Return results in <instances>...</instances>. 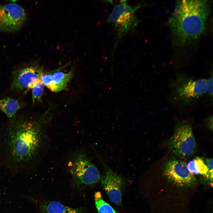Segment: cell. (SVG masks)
<instances>
[{"instance_id": "obj_4", "label": "cell", "mask_w": 213, "mask_h": 213, "mask_svg": "<svg viewBox=\"0 0 213 213\" xmlns=\"http://www.w3.org/2000/svg\"><path fill=\"white\" fill-rule=\"evenodd\" d=\"M126 1H121L120 4L114 7L108 19V22L114 26L117 31V39L116 45L124 36L134 31L140 22L135 12L144 4L131 6Z\"/></svg>"}, {"instance_id": "obj_2", "label": "cell", "mask_w": 213, "mask_h": 213, "mask_svg": "<svg viewBox=\"0 0 213 213\" xmlns=\"http://www.w3.org/2000/svg\"><path fill=\"white\" fill-rule=\"evenodd\" d=\"M209 12L207 0H180L169 20L171 33L181 45L197 40L204 31Z\"/></svg>"}, {"instance_id": "obj_17", "label": "cell", "mask_w": 213, "mask_h": 213, "mask_svg": "<svg viewBox=\"0 0 213 213\" xmlns=\"http://www.w3.org/2000/svg\"><path fill=\"white\" fill-rule=\"evenodd\" d=\"M187 165L189 171L193 175L199 174L194 159L189 162Z\"/></svg>"}, {"instance_id": "obj_13", "label": "cell", "mask_w": 213, "mask_h": 213, "mask_svg": "<svg viewBox=\"0 0 213 213\" xmlns=\"http://www.w3.org/2000/svg\"><path fill=\"white\" fill-rule=\"evenodd\" d=\"M42 208L43 213H81L78 209L64 206L56 201L45 202Z\"/></svg>"}, {"instance_id": "obj_10", "label": "cell", "mask_w": 213, "mask_h": 213, "mask_svg": "<svg viewBox=\"0 0 213 213\" xmlns=\"http://www.w3.org/2000/svg\"><path fill=\"white\" fill-rule=\"evenodd\" d=\"M105 175L102 180V186L113 203L120 204L122 201L121 188L123 179L121 176L114 172L102 160Z\"/></svg>"}, {"instance_id": "obj_11", "label": "cell", "mask_w": 213, "mask_h": 213, "mask_svg": "<svg viewBox=\"0 0 213 213\" xmlns=\"http://www.w3.org/2000/svg\"><path fill=\"white\" fill-rule=\"evenodd\" d=\"M51 84L50 90L58 92L64 90L72 75V71L67 73L60 71L59 69L51 71Z\"/></svg>"}, {"instance_id": "obj_3", "label": "cell", "mask_w": 213, "mask_h": 213, "mask_svg": "<svg viewBox=\"0 0 213 213\" xmlns=\"http://www.w3.org/2000/svg\"><path fill=\"white\" fill-rule=\"evenodd\" d=\"M170 85L175 100L185 105L194 103L207 92L206 79H195L179 74L172 80Z\"/></svg>"}, {"instance_id": "obj_20", "label": "cell", "mask_w": 213, "mask_h": 213, "mask_svg": "<svg viewBox=\"0 0 213 213\" xmlns=\"http://www.w3.org/2000/svg\"><path fill=\"white\" fill-rule=\"evenodd\" d=\"M208 125L210 128L212 130L213 128V117L212 116H211L209 119Z\"/></svg>"}, {"instance_id": "obj_12", "label": "cell", "mask_w": 213, "mask_h": 213, "mask_svg": "<svg viewBox=\"0 0 213 213\" xmlns=\"http://www.w3.org/2000/svg\"><path fill=\"white\" fill-rule=\"evenodd\" d=\"M22 106V104L17 100L10 98L0 100V110L3 112L9 119L14 117L17 111Z\"/></svg>"}, {"instance_id": "obj_6", "label": "cell", "mask_w": 213, "mask_h": 213, "mask_svg": "<svg viewBox=\"0 0 213 213\" xmlns=\"http://www.w3.org/2000/svg\"><path fill=\"white\" fill-rule=\"evenodd\" d=\"M70 171L74 180L80 185L94 184L101 179L98 169L83 151L79 152L76 154Z\"/></svg>"}, {"instance_id": "obj_18", "label": "cell", "mask_w": 213, "mask_h": 213, "mask_svg": "<svg viewBox=\"0 0 213 213\" xmlns=\"http://www.w3.org/2000/svg\"><path fill=\"white\" fill-rule=\"evenodd\" d=\"M207 90V92L212 96L213 95V75L208 79H206Z\"/></svg>"}, {"instance_id": "obj_9", "label": "cell", "mask_w": 213, "mask_h": 213, "mask_svg": "<svg viewBox=\"0 0 213 213\" xmlns=\"http://www.w3.org/2000/svg\"><path fill=\"white\" fill-rule=\"evenodd\" d=\"M43 71L42 67L36 65H25L17 68L12 72L11 89L19 91L31 89L40 80Z\"/></svg>"}, {"instance_id": "obj_5", "label": "cell", "mask_w": 213, "mask_h": 213, "mask_svg": "<svg viewBox=\"0 0 213 213\" xmlns=\"http://www.w3.org/2000/svg\"><path fill=\"white\" fill-rule=\"evenodd\" d=\"M168 146L173 154L179 158L185 159L193 155L196 151V144L191 126L185 123L178 124Z\"/></svg>"}, {"instance_id": "obj_15", "label": "cell", "mask_w": 213, "mask_h": 213, "mask_svg": "<svg viewBox=\"0 0 213 213\" xmlns=\"http://www.w3.org/2000/svg\"><path fill=\"white\" fill-rule=\"evenodd\" d=\"M32 91V103L34 104L36 100L41 99L44 90V85L40 80L31 88Z\"/></svg>"}, {"instance_id": "obj_19", "label": "cell", "mask_w": 213, "mask_h": 213, "mask_svg": "<svg viewBox=\"0 0 213 213\" xmlns=\"http://www.w3.org/2000/svg\"><path fill=\"white\" fill-rule=\"evenodd\" d=\"M205 162L209 170H213V159L210 158H206Z\"/></svg>"}, {"instance_id": "obj_8", "label": "cell", "mask_w": 213, "mask_h": 213, "mask_svg": "<svg viewBox=\"0 0 213 213\" xmlns=\"http://www.w3.org/2000/svg\"><path fill=\"white\" fill-rule=\"evenodd\" d=\"M163 173L165 177L173 183L180 186H191L196 179L189 171L185 163L175 158H172L164 164Z\"/></svg>"}, {"instance_id": "obj_14", "label": "cell", "mask_w": 213, "mask_h": 213, "mask_svg": "<svg viewBox=\"0 0 213 213\" xmlns=\"http://www.w3.org/2000/svg\"><path fill=\"white\" fill-rule=\"evenodd\" d=\"M94 199L98 213H118L110 204L104 200L100 192L95 193Z\"/></svg>"}, {"instance_id": "obj_1", "label": "cell", "mask_w": 213, "mask_h": 213, "mask_svg": "<svg viewBox=\"0 0 213 213\" xmlns=\"http://www.w3.org/2000/svg\"><path fill=\"white\" fill-rule=\"evenodd\" d=\"M44 122L23 116L9 120L0 132V156L6 168L16 171L31 168L42 145Z\"/></svg>"}, {"instance_id": "obj_7", "label": "cell", "mask_w": 213, "mask_h": 213, "mask_svg": "<svg viewBox=\"0 0 213 213\" xmlns=\"http://www.w3.org/2000/svg\"><path fill=\"white\" fill-rule=\"evenodd\" d=\"M24 9L14 3L0 4V31L14 32L21 29L27 19Z\"/></svg>"}, {"instance_id": "obj_16", "label": "cell", "mask_w": 213, "mask_h": 213, "mask_svg": "<svg viewBox=\"0 0 213 213\" xmlns=\"http://www.w3.org/2000/svg\"><path fill=\"white\" fill-rule=\"evenodd\" d=\"M194 160L199 174L205 178L208 175L209 171L212 170H209L205 162L201 158L196 157Z\"/></svg>"}]
</instances>
